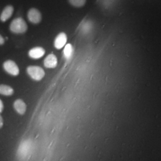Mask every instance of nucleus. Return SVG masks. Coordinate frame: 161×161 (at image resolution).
<instances>
[{
  "mask_svg": "<svg viewBox=\"0 0 161 161\" xmlns=\"http://www.w3.org/2000/svg\"><path fill=\"white\" fill-rule=\"evenodd\" d=\"M9 29L13 34H22L27 31L28 25L23 18L17 17L12 20Z\"/></svg>",
  "mask_w": 161,
  "mask_h": 161,
  "instance_id": "f257e3e1",
  "label": "nucleus"
},
{
  "mask_svg": "<svg viewBox=\"0 0 161 161\" xmlns=\"http://www.w3.org/2000/svg\"><path fill=\"white\" fill-rule=\"evenodd\" d=\"M32 142L30 140L23 141L17 150V155L21 159H26L31 153L32 149Z\"/></svg>",
  "mask_w": 161,
  "mask_h": 161,
  "instance_id": "f03ea898",
  "label": "nucleus"
},
{
  "mask_svg": "<svg viewBox=\"0 0 161 161\" xmlns=\"http://www.w3.org/2000/svg\"><path fill=\"white\" fill-rule=\"evenodd\" d=\"M26 71L29 76L35 80H41L45 76L44 70L38 66H29Z\"/></svg>",
  "mask_w": 161,
  "mask_h": 161,
  "instance_id": "7ed1b4c3",
  "label": "nucleus"
},
{
  "mask_svg": "<svg viewBox=\"0 0 161 161\" xmlns=\"http://www.w3.org/2000/svg\"><path fill=\"white\" fill-rule=\"evenodd\" d=\"M3 69L8 74L16 76L19 74V68L14 61L11 60H6L3 64Z\"/></svg>",
  "mask_w": 161,
  "mask_h": 161,
  "instance_id": "20e7f679",
  "label": "nucleus"
},
{
  "mask_svg": "<svg viewBox=\"0 0 161 161\" xmlns=\"http://www.w3.org/2000/svg\"><path fill=\"white\" fill-rule=\"evenodd\" d=\"M27 17L29 22L35 25L40 23L42 20L41 12L35 8H32L29 10L27 14Z\"/></svg>",
  "mask_w": 161,
  "mask_h": 161,
  "instance_id": "39448f33",
  "label": "nucleus"
},
{
  "mask_svg": "<svg viewBox=\"0 0 161 161\" xmlns=\"http://www.w3.org/2000/svg\"><path fill=\"white\" fill-rule=\"evenodd\" d=\"M67 40H68V37L66 34L64 32H61L56 37L54 40V46L58 50L62 49L66 46Z\"/></svg>",
  "mask_w": 161,
  "mask_h": 161,
  "instance_id": "423d86ee",
  "label": "nucleus"
},
{
  "mask_svg": "<svg viewBox=\"0 0 161 161\" xmlns=\"http://www.w3.org/2000/svg\"><path fill=\"white\" fill-rule=\"evenodd\" d=\"M45 50L41 47H36L31 49L29 51L28 54L31 58L33 59H38L43 57L45 54Z\"/></svg>",
  "mask_w": 161,
  "mask_h": 161,
  "instance_id": "0eeeda50",
  "label": "nucleus"
},
{
  "mask_svg": "<svg viewBox=\"0 0 161 161\" xmlns=\"http://www.w3.org/2000/svg\"><path fill=\"white\" fill-rule=\"evenodd\" d=\"M44 65L47 68H55L58 65L57 57L53 54L48 55L44 59Z\"/></svg>",
  "mask_w": 161,
  "mask_h": 161,
  "instance_id": "6e6552de",
  "label": "nucleus"
},
{
  "mask_svg": "<svg viewBox=\"0 0 161 161\" xmlns=\"http://www.w3.org/2000/svg\"><path fill=\"white\" fill-rule=\"evenodd\" d=\"M14 12V8L12 6H6L0 14V20L2 22H6L12 17Z\"/></svg>",
  "mask_w": 161,
  "mask_h": 161,
  "instance_id": "1a4fd4ad",
  "label": "nucleus"
},
{
  "mask_svg": "<svg viewBox=\"0 0 161 161\" xmlns=\"http://www.w3.org/2000/svg\"><path fill=\"white\" fill-rule=\"evenodd\" d=\"M13 107L15 110L20 115H24L26 112V105L21 99L16 100L13 103Z\"/></svg>",
  "mask_w": 161,
  "mask_h": 161,
  "instance_id": "9d476101",
  "label": "nucleus"
},
{
  "mask_svg": "<svg viewBox=\"0 0 161 161\" xmlns=\"http://www.w3.org/2000/svg\"><path fill=\"white\" fill-rule=\"evenodd\" d=\"M13 94L14 90L11 86L4 84L0 85V94L6 96H10Z\"/></svg>",
  "mask_w": 161,
  "mask_h": 161,
  "instance_id": "9b49d317",
  "label": "nucleus"
},
{
  "mask_svg": "<svg viewBox=\"0 0 161 161\" xmlns=\"http://www.w3.org/2000/svg\"><path fill=\"white\" fill-rule=\"evenodd\" d=\"M74 53V48L70 44H66L64 50V58L68 60L72 57Z\"/></svg>",
  "mask_w": 161,
  "mask_h": 161,
  "instance_id": "f8f14e48",
  "label": "nucleus"
},
{
  "mask_svg": "<svg viewBox=\"0 0 161 161\" xmlns=\"http://www.w3.org/2000/svg\"><path fill=\"white\" fill-rule=\"evenodd\" d=\"M86 0H68L69 3L75 7H82L86 3Z\"/></svg>",
  "mask_w": 161,
  "mask_h": 161,
  "instance_id": "ddd939ff",
  "label": "nucleus"
},
{
  "mask_svg": "<svg viewBox=\"0 0 161 161\" xmlns=\"http://www.w3.org/2000/svg\"><path fill=\"white\" fill-rule=\"evenodd\" d=\"M4 43H5L4 38L0 35V46H2L3 44H4Z\"/></svg>",
  "mask_w": 161,
  "mask_h": 161,
  "instance_id": "4468645a",
  "label": "nucleus"
},
{
  "mask_svg": "<svg viewBox=\"0 0 161 161\" xmlns=\"http://www.w3.org/2000/svg\"><path fill=\"white\" fill-rule=\"evenodd\" d=\"M3 109H4V104H3V102L1 101V100L0 99V113L3 112Z\"/></svg>",
  "mask_w": 161,
  "mask_h": 161,
  "instance_id": "2eb2a0df",
  "label": "nucleus"
},
{
  "mask_svg": "<svg viewBox=\"0 0 161 161\" xmlns=\"http://www.w3.org/2000/svg\"><path fill=\"white\" fill-rule=\"evenodd\" d=\"M4 124V121H3V118L1 116V115H0V128H1Z\"/></svg>",
  "mask_w": 161,
  "mask_h": 161,
  "instance_id": "dca6fc26",
  "label": "nucleus"
}]
</instances>
